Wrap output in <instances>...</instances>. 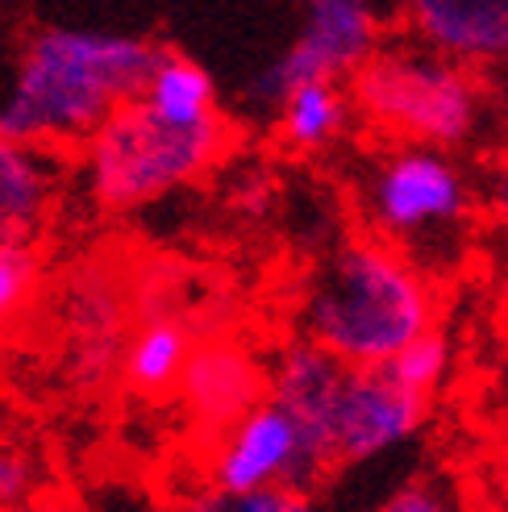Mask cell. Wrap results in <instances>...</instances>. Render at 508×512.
Masks as SVG:
<instances>
[{
  "instance_id": "1",
  "label": "cell",
  "mask_w": 508,
  "mask_h": 512,
  "mask_svg": "<svg viewBox=\"0 0 508 512\" xmlns=\"http://www.w3.org/2000/svg\"><path fill=\"white\" fill-rule=\"evenodd\" d=\"M159 46L109 30H38L17 63L0 134L34 146L88 138L113 109L142 96Z\"/></svg>"
},
{
  "instance_id": "2",
  "label": "cell",
  "mask_w": 508,
  "mask_h": 512,
  "mask_svg": "<svg viewBox=\"0 0 508 512\" xmlns=\"http://www.w3.org/2000/svg\"><path fill=\"white\" fill-rule=\"evenodd\" d=\"M434 292L425 275L388 242H346L329 259L309 296L304 338L346 367H384L413 338L434 329Z\"/></svg>"
},
{
  "instance_id": "3",
  "label": "cell",
  "mask_w": 508,
  "mask_h": 512,
  "mask_svg": "<svg viewBox=\"0 0 508 512\" xmlns=\"http://www.w3.org/2000/svg\"><path fill=\"white\" fill-rule=\"evenodd\" d=\"M221 146V117L205 125H171L142 100H130L88 134V184L105 209H142L205 175Z\"/></svg>"
},
{
  "instance_id": "4",
  "label": "cell",
  "mask_w": 508,
  "mask_h": 512,
  "mask_svg": "<svg viewBox=\"0 0 508 512\" xmlns=\"http://www.w3.org/2000/svg\"><path fill=\"white\" fill-rule=\"evenodd\" d=\"M354 105L388 134L421 146H459L479 121V88L463 63L438 50L392 46L354 71Z\"/></svg>"
},
{
  "instance_id": "5",
  "label": "cell",
  "mask_w": 508,
  "mask_h": 512,
  "mask_svg": "<svg viewBox=\"0 0 508 512\" xmlns=\"http://www.w3.org/2000/svg\"><path fill=\"white\" fill-rule=\"evenodd\" d=\"M367 209L375 225L392 238H421L454 229L467 213V179L442 146H400L379 159Z\"/></svg>"
},
{
  "instance_id": "6",
  "label": "cell",
  "mask_w": 508,
  "mask_h": 512,
  "mask_svg": "<svg viewBox=\"0 0 508 512\" xmlns=\"http://www.w3.org/2000/svg\"><path fill=\"white\" fill-rule=\"evenodd\" d=\"M329 467L317 458L292 413L271 396L242 413L217 446L213 483L225 496L263 492V488H313Z\"/></svg>"
},
{
  "instance_id": "7",
  "label": "cell",
  "mask_w": 508,
  "mask_h": 512,
  "mask_svg": "<svg viewBox=\"0 0 508 512\" xmlns=\"http://www.w3.org/2000/svg\"><path fill=\"white\" fill-rule=\"evenodd\" d=\"M429 417V396L409 392L388 375V367H346L338 383L334 417H329V450L334 467L371 463V458L404 446Z\"/></svg>"
},
{
  "instance_id": "8",
  "label": "cell",
  "mask_w": 508,
  "mask_h": 512,
  "mask_svg": "<svg viewBox=\"0 0 508 512\" xmlns=\"http://www.w3.org/2000/svg\"><path fill=\"white\" fill-rule=\"evenodd\" d=\"M263 388H267L263 367L234 342L196 346L180 375L184 404L209 429H230L242 413H250L263 400Z\"/></svg>"
},
{
  "instance_id": "9",
  "label": "cell",
  "mask_w": 508,
  "mask_h": 512,
  "mask_svg": "<svg viewBox=\"0 0 508 512\" xmlns=\"http://www.w3.org/2000/svg\"><path fill=\"white\" fill-rule=\"evenodd\" d=\"M59 196V163L46 146L0 134V250H30Z\"/></svg>"
},
{
  "instance_id": "10",
  "label": "cell",
  "mask_w": 508,
  "mask_h": 512,
  "mask_svg": "<svg viewBox=\"0 0 508 512\" xmlns=\"http://www.w3.org/2000/svg\"><path fill=\"white\" fill-rule=\"evenodd\" d=\"M346 375V363H338L334 354H325L309 338L292 342L271 371V400L284 404L300 433L309 438L317 458L325 467H334V450H329V417H334L338 383Z\"/></svg>"
},
{
  "instance_id": "11",
  "label": "cell",
  "mask_w": 508,
  "mask_h": 512,
  "mask_svg": "<svg viewBox=\"0 0 508 512\" xmlns=\"http://www.w3.org/2000/svg\"><path fill=\"white\" fill-rule=\"evenodd\" d=\"M409 17L429 50L463 67L508 59V0H409Z\"/></svg>"
},
{
  "instance_id": "12",
  "label": "cell",
  "mask_w": 508,
  "mask_h": 512,
  "mask_svg": "<svg viewBox=\"0 0 508 512\" xmlns=\"http://www.w3.org/2000/svg\"><path fill=\"white\" fill-rule=\"evenodd\" d=\"M325 80L359 71L379 50V21L367 0H304L300 38Z\"/></svg>"
},
{
  "instance_id": "13",
  "label": "cell",
  "mask_w": 508,
  "mask_h": 512,
  "mask_svg": "<svg viewBox=\"0 0 508 512\" xmlns=\"http://www.w3.org/2000/svg\"><path fill=\"white\" fill-rule=\"evenodd\" d=\"M138 100L171 125H205L217 117V88L209 71L188 55H175V50H159Z\"/></svg>"
},
{
  "instance_id": "14",
  "label": "cell",
  "mask_w": 508,
  "mask_h": 512,
  "mask_svg": "<svg viewBox=\"0 0 508 512\" xmlns=\"http://www.w3.org/2000/svg\"><path fill=\"white\" fill-rule=\"evenodd\" d=\"M192 354V334L175 317H146V325L125 346V383L142 396L171 392Z\"/></svg>"
},
{
  "instance_id": "15",
  "label": "cell",
  "mask_w": 508,
  "mask_h": 512,
  "mask_svg": "<svg viewBox=\"0 0 508 512\" xmlns=\"http://www.w3.org/2000/svg\"><path fill=\"white\" fill-rule=\"evenodd\" d=\"M279 113H284V138L300 150H317L342 130L346 121V96L338 92L334 80H313L292 88L279 100Z\"/></svg>"
},
{
  "instance_id": "16",
  "label": "cell",
  "mask_w": 508,
  "mask_h": 512,
  "mask_svg": "<svg viewBox=\"0 0 508 512\" xmlns=\"http://www.w3.org/2000/svg\"><path fill=\"white\" fill-rule=\"evenodd\" d=\"M71 325L88 350H96V363L109 358V346L117 342V325H121V292L113 288L109 275L88 271L75 279L71 288Z\"/></svg>"
},
{
  "instance_id": "17",
  "label": "cell",
  "mask_w": 508,
  "mask_h": 512,
  "mask_svg": "<svg viewBox=\"0 0 508 512\" xmlns=\"http://www.w3.org/2000/svg\"><path fill=\"white\" fill-rule=\"evenodd\" d=\"M388 375L396 383H404L417 396H434L442 388V379L450 371V342L438 334V329H425L421 338H413L396 358H388Z\"/></svg>"
},
{
  "instance_id": "18",
  "label": "cell",
  "mask_w": 508,
  "mask_h": 512,
  "mask_svg": "<svg viewBox=\"0 0 508 512\" xmlns=\"http://www.w3.org/2000/svg\"><path fill=\"white\" fill-rule=\"evenodd\" d=\"M184 512H321L309 492L300 488H263V492H242V496H200Z\"/></svg>"
},
{
  "instance_id": "19",
  "label": "cell",
  "mask_w": 508,
  "mask_h": 512,
  "mask_svg": "<svg viewBox=\"0 0 508 512\" xmlns=\"http://www.w3.org/2000/svg\"><path fill=\"white\" fill-rule=\"evenodd\" d=\"M38 284V263L30 250H0V334L17 321V313L30 304Z\"/></svg>"
},
{
  "instance_id": "20",
  "label": "cell",
  "mask_w": 508,
  "mask_h": 512,
  "mask_svg": "<svg viewBox=\"0 0 508 512\" xmlns=\"http://www.w3.org/2000/svg\"><path fill=\"white\" fill-rule=\"evenodd\" d=\"M371 512H467L463 500L450 492V483L438 479H409L388 500H379Z\"/></svg>"
},
{
  "instance_id": "21",
  "label": "cell",
  "mask_w": 508,
  "mask_h": 512,
  "mask_svg": "<svg viewBox=\"0 0 508 512\" xmlns=\"http://www.w3.org/2000/svg\"><path fill=\"white\" fill-rule=\"evenodd\" d=\"M34 483L30 458L13 446H0V504H17Z\"/></svg>"
},
{
  "instance_id": "22",
  "label": "cell",
  "mask_w": 508,
  "mask_h": 512,
  "mask_svg": "<svg viewBox=\"0 0 508 512\" xmlns=\"http://www.w3.org/2000/svg\"><path fill=\"white\" fill-rule=\"evenodd\" d=\"M492 209H496V217L504 225V234H508V171L496 179V188H492Z\"/></svg>"
}]
</instances>
